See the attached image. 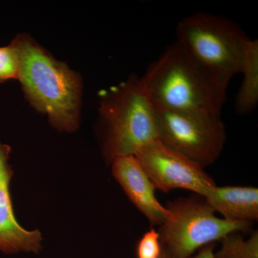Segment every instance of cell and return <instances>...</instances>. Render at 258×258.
<instances>
[{
  "label": "cell",
  "mask_w": 258,
  "mask_h": 258,
  "mask_svg": "<svg viewBox=\"0 0 258 258\" xmlns=\"http://www.w3.org/2000/svg\"><path fill=\"white\" fill-rule=\"evenodd\" d=\"M141 79L155 108L221 115L227 89L178 42L169 45Z\"/></svg>",
  "instance_id": "obj_1"
},
{
  "label": "cell",
  "mask_w": 258,
  "mask_h": 258,
  "mask_svg": "<svg viewBox=\"0 0 258 258\" xmlns=\"http://www.w3.org/2000/svg\"><path fill=\"white\" fill-rule=\"evenodd\" d=\"M12 43L18 52V79L32 106L46 114L56 128L76 131L81 97V79L77 74L30 37L19 36Z\"/></svg>",
  "instance_id": "obj_2"
},
{
  "label": "cell",
  "mask_w": 258,
  "mask_h": 258,
  "mask_svg": "<svg viewBox=\"0 0 258 258\" xmlns=\"http://www.w3.org/2000/svg\"><path fill=\"white\" fill-rule=\"evenodd\" d=\"M176 42L226 89L240 74L249 39L232 20L198 13L180 20Z\"/></svg>",
  "instance_id": "obj_3"
},
{
  "label": "cell",
  "mask_w": 258,
  "mask_h": 258,
  "mask_svg": "<svg viewBox=\"0 0 258 258\" xmlns=\"http://www.w3.org/2000/svg\"><path fill=\"white\" fill-rule=\"evenodd\" d=\"M101 114L107 125L104 154L110 162L135 156L147 144L159 140L155 107L141 78H132L112 90L102 101Z\"/></svg>",
  "instance_id": "obj_4"
},
{
  "label": "cell",
  "mask_w": 258,
  "mask_h": 258,
  "mask_svg": "<svg viewBox=\"0 0 258 258\" xmlns=\"http://www.w3.org/2000/svg\"><path fill=\"white\" fill-rule=\"evenodd\" d=\"M170 215L158 230L163 249L174 258H189L204 246L226 235L248 230L252 222L230 221L215 216L203 197L170 202Z\"/></svg>",
  "instance_id": "obj_5"
},
{
  "label": "cell",
  "mask_w": 258,
  "mask_h": 258,
  "mask_svg": "<svg viewBox=\"0 0 258 258\" xmlns=\"http://www.w3.org/2000/svg\"><path fill=\"white\" fill-rule=\"evenodd\" d=\"M159 141L205 169L220 157L226 142L221 115L155 108Z\"/></svg>",
  "instance_id": "obj_6"
},
{
  "label": "cell",
  "mask_w": 258,
  "mask_h": 258,
  "mask_svg": "<svg viewBox=\"0 0 258 258\" xmlns=\"http://www.w3.org/2000/svg\"><path fill=\"white\" fill-rule=\"evenodd\" d=\"M155 189L166 193L183 189L203 197L216 186L204 168L157 140L135 156Z\"/></svg>",
  "instance_id": "obj_7"
},
{
  "label": "cell",
  "mask_w": 258,
  "mask_h": 258,
  "mask_svg": "<svg viewBox=\"0 0 258 258\" xmlns=\"http://www.w3.org/2000/svg\"><path fill=\"white\" fill-rule=\"evenodd\" d=\"M10 152L9 146L0 143V251L7 254H37L42 249L40 231L25 230L15 218L10 191L13 175L9 164Z\"/></svg>",
  "instance_id": "obj_8"
},
{
  "label": "cell",
  "mask_w": 258,
  "mask_h": 258,
  "mask_svg": "<svg viewBox=\"0 0 258 258\" xmlns=\"http://www.w3.org/2000/svg\"><path fill=\"white\" fill-rule=\"evenodd\" d=\"M112 173L130 201L147 217L152 227L161 226L170 215L155 196V187L134 156L112 161Z\"/></svg>",
  "instance_id": "obj_9"
},
{
  "label": "cell",
  "mask_w": 258,
  "mask_h": 258,
  "mask_svg": "<svg viewBox=\"0 0 258 258\" xmlns=\"http://www.w3.org/2000/svg\"><path fill=\"white\" fill-rule=\"evenodd\" d=\"M215 212L230 221L258 220V189L254 186H214L203 197Z\"/></svg>",
  "instance_id": "obj_10"
},
{
  "label": "cell",
  "mask_w": 258,
  "mask_h": 258,
  "mask_svg": "<svg viewBox=\"0 0 258 258\" xmlns=\"http://www.w3.org/2000/svg\"><path fill=\"white\" fill-rule=\"evenodd\" d=\"M240 74L243 76L236 98L237 113L248 114L258 103V41L249 40Z\"/></svg>",
  "instance_id": "obj_11"
},
{
  "label": "cell",
  "mask_w": 258,
  "mask_h": 258,
  "mask_svg": "<svg viewBox=\"0 0 258 258\" xmlns=\"http://www.w3.org/2000/svg\"><path fill=\"white\" fill-rule=\"evenodd\" d=\"M215 258H258V233L254 232L247 240L235 233L226 235Z\"/></svg>",
  "instance_id": "obj_12"
},
{
  "label": "cell",
  "mask_w": 258,
  "mask_h": 258,
  "mask_svg": "<svg viewBox=\"0 0 258 258\" xmlns=\"http://www.w3.org/2000/svg\"><path fill=\"white\" fill-rule=\"evenodd\" d=\"M19 60L18 52L13 44L0 47V83L10 79H18Z\"/></svg>",
  "instance_id": "obj_13"
},
{
  "label": "cell",
  "mask_w": 258,
  "mask_h": 258,
  "mask_svg": "<svg viewBox=\"0 0 258 258\" xmlns=\"http://www.w3.org/2000/svg\"><path fill=\"white\" fill-rule=\"evenodd\" d=\"M162 250L159 232L152 228L139 240L136 254L137 258H159Z\"/></svg>",
  "instance_id": "obj_14"
},
{
  "label": "cell",
  "mask_w": 258,
  "mask_h": 258,
  "mask_svg": "<svg viewBox=\"0 0 258 258\" xmlns=\"http://www.w3.org/2000/svg\"><path fill=\"white\" fill-rule=\"evenodd\" d=\"M215 243L209 244L204 246L199 251L198 254L191 256L189 258H215Z\"/></svg>",
  "instance_id": "obj_15"
},
{
  "label": "cell",
  "mask_w": 258,
  "mask_h": 258,
  "mask_svg": "<svg viewBox=\"0 0 258 258\" xmlns=\"http://www.w3.org/2000/svg\"><path fill=\"white\" fill-rule=\"evenodd\" d=\"M159 258H174L171 257L170 254L167 253L164 249H163L162 252H161V254L160 257Z\"/></svg>",
  "instance_id": "obj_16"
}]
</instances>
